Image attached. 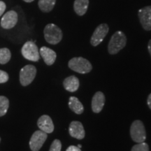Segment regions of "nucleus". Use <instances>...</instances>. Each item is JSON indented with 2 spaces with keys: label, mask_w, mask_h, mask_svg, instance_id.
Returning a JSON list of instances; mask_svg holds the SVG:
<instances>
[{
  "label": "nucleus",
  "mask_w": 151,
  "mask_h": 151,
  "mask_svg": "<svg viewBox=\"0 0 151 151\" xmlns=\"http://www.w3.org/2000/svg\"><path fill=\"white\" fill-rule=\"evenodd\" d=\"M127 43V38L124 34L121 31H118L113 34L111 37L108 46L109 52L111 55H115L122 50L125 46Z\"/></svg>",
  "instance_id": "1"
},
{
  "label": "nucleus",
  "mask_w": 151,
  "mask_h": 151,
  "mask_svg": "<svg viewBox=\"0 0 151 151\" xmlns=\"http://www.w3.org/2000/svg\"><path fill=\"white\" fill-rule=\"evenodd\" d=\"M44 38L48 43L52 45L58 44L62 39V32L59 27L55 24H48L44 28Z\"/></svg>",
  "instance_id": "2"
},
{
  "label": "nucleus",
  "mask_w": 151,
  "mask_h": 151,
  "mask_svg": "<svg viewBox=\"0 0 151 151\" xmlns=\"http://www.w3.org/2000/svg\"><path fill=\"white\" fill-rule=\"evenodd\" d=\"M68 66L71 70L79 73H87L91 71L92 67L91 63L83 58H73L69 60Z\"/></svg>",
  "instance_id": "3"
},
{
  "label": "nucleus",
  "mask_w": 151,
  "mask_h": 151,
  "mask_svg": "<svg viewBox=\"0 0 151 151\" xmlns=\"http://www.w3.org/2000/svg\"><path fill=\"white\" fill-rule=\"evenodd\" d=\"M130 136L136 143L144 142L146 139V132L144 124L141 120H135L130 127Z\"/></svg>",
  "instance_id": "4"
},
{
  "label": "nucleus",
  "mask_w": 151,
  "mask_h": 151,
  "mask_svg": "<svg viewBox=\"0 0 151 151\" xmlns=\"http://www.w3.org/2000/svg\"><path fill=\"white\" fill-rule=\"evenodd\" d=\"M21 52L25 59L30 61L37 62L40 58V53L37 45L33 41H27L22 46Z\"/></svg>",
  "instance_id": "5"
},
{
  "label": "nucleus",
  "mask_w": 151,
  "mask_h": 151,
  "mask_svg": "<svg viewBox=\"0 0 151 151\" xmlns=\"http://www.w3.org/2000/svg\"><path fill=\"white\" fill-rule=\"evenodd\" d=\"M37 69L35 66L28 65L22 67L20 71V82L22 86L29 85L35 78Z\"/></svg>",
  "instance_id": "6"
},
{
  "label": "nucleus",
  "mask_w": 151,
  "mask_h": 151,
  "mask_svg": "<svg viewBox=\"0 0 151 151\" xmlns=\"http://www.w3.org/2000/svg\"><path fill=\"white\" fill-rule=\"evenodd\" d=\"M48 135L46 132L38 130L32 136L29 141V147L32 151H39L47 139Z\"/></svg>",
  "instance_id": "7"
},
{
  "label": "nucleus",
  "mask_w": 151,
  "mask_h": 151,
  "mask_svg": "<svg viewBox=\"0 0 151 151\" xmlns=\"http://www.w3.org/2000/svg\"><path fill=\"white\" fill-rule=\"evenodd\" d=\"M109 26L106 23L99 24L94 30L93 35L90 39V43L93 46H97L102 42L104 39L109 32Z\"/></svg>",
  "instance_id": "8"
},
{
  "label": "nucleus",
  "mask_w": 151,
  "mask_h": 151,
  "mask_svg": "<svg viewBox=\"0 0 151 151\" xmlns=\"http://www.w3.org/2000/svg\"><path fill=\"white\" fill-rule=\"evenodd\" d=\"M139 18L143 29L151 30V6H147L139 11Z\"/></svg>",
  "instance_id": "9"
},
{
  "label": "nucleus",
  "mask_w": 151,
  "mask_h": 151,
  "mask_svg": "<svg viewBox=\"0 0 151 151\" xmlns=\"http://www.w3.org/2000/svg\"><path fill=\"white\" fill-rule=\"evenodd\" d=\"M18 22V14L16 11H10L6 13L1 20V26L4 29H11L16 26Z\"/></svg>",
  "instance_id": "10"
},
{
  "label": "nucleus",
  "mask_w": 151,
  "mask_h": 151,
  "mask_svg": "<svg viewBox=\"0 0 151 151\" xmlns=\"http://www.w3.org/2000/svg\"><path fill=\"white\" fill-rule=\"evenodd\" d=\"M69 134L77 139H83L85 137L84 127L82 123L78 121L71 122L69 127Z\"/></svg>",
  "instance_id": "11"
},
{
  "label": "nucleus",
  "mask_w": 151,
  "mask_h": 151,
  "mask_svg": "<svg viewBox=\"0 0 151 151\" xmlns=\"http://www.w3.org/2000/svg\"><path fill=\"white\" fill-rule=\"evenodd\" d=\"M37 125L40 130L47 134L52 133L54 130V124L52 119L47 115H43L39 118Z\"/></svg>",
  "instance_id": "12"
},
{
  "label": "nucleus",
  "mask_w": 151,
  "mask_h": 151,
  "mask_svg": "<svg viewBox=\"0 0 151 151\" xmlns=\"http://www.w3.org/2000/svg\"><path fill=\"white\" fill-rule=\"evenodd\" d=\"M105 104V96L103 92H97L92 99V109L94 113H98L102 110Z\"/></svg>",
  "instance_id": "13"
},
{
  "label": "nucleus",
  "mask_w": 151,
  "mask_h": 151,
  "mask_svg": "<svg viewBox=\"0 0 151 151\" xmlns=\"http://www.w3.org/2000/svg\"><path fill=\"white\" fill-rule=\"evenodd\" d=\"M39 53H40L41 56L43 59V61L47 65L50 66L53 65L57 58L56 52L54 50L48 48V47L43 46L41 48Z\"/></svg>",
  "instance_id": "14"
},
{
  "label": "nucleus",
  "mask_w": 151,
  "mask_h": 151,
  "mask_svg": "<svg viewBox=\"0 0 151 151\" xmlns=\"http://www.w3.org/2000/svg\"><path fill=\"white\" fill-rule=\"evenodd\" d=\"M63 86L65 89L67 91L71 92H76L79 88L78 78L74 76L67 77L63 81Z\"/></svg>",
  "instance_id": "15"
},
{
  "label": "nucleus",
  "mask_w": 151,
  "mask_h": 151,
  "mask_svg": "<svg viewBox=\"0 0 151 151\" xmlns=\"http://www.w3.org/2000/svg\"><path fill=\"white\" fill-rule=\"evenodd\" d=\"M89 5V0H75L73 9L77 15L82 16L86 14Z\"/></svg>",
  "instance_id": "16"
},
{
  "label": "nucleus",
  "mask_w": 151,
  "mask_h": 151,
  "mask_svg": "<svg viewBox=\"0 0 151 151\" xmlns=\"http://www.w3.org/2000/svg\"><path fill=\"white\" fill-rule=\"evenodd\" d=\"M69 106L76 114H81L84 111L83 106L79 99L76 97H71L69 100Z\"/></svg>",
  "instance_id": "17"
},
{
  "label": "nucleus",
  "mask_w": 151,
  "mask_h": 151,
  "mask_svg": "<svg viewBox=\"0 0 151 151\" xmlns=\"http://www.w3.org/2000/svg\"><path fill=\"white\" fill-rule=\"evenodd\" d=\"M56 0H39L38 4L41 11L48 13L53 9Z\"/></svg>",
  "instance_id": "18"
},
{
  "label": "nucleus",
  "mask_w": 151,
  "mask_h": 151,
  "mask_svg": "<svg viewBox=\"0 0 151 151\" xmlns=\"http://www.w3.org/2000/svg\"><path fill=\"white\" fill-rule=\"evenodd\" d=\"M11 53L9 49L6 48H0V64H6L11 60Z\"/></svg>",
  "instance_id": "19"
},
{
  "label": "nucleus",
  "mask_w": 151,
  "mask_h": 151,
  "mask_svg": "<svg viewBox=\"0 0 151 151\" xmlns=\"http://www.w3.org/2000/svg\"><path fill=\"white\" fill-rule=\"evenodd\" d=\"M9 107V100L4 96H0V117L4 116Z\"/></svg>",
  "instance_id": "20"
},
{
  "label": "nucleus",
  "mask_w": 151,
  "mask_h": 151,
  "mask_svg": "<svg viewBox=\"0 0 151 151\" xmlns=\"http://www.w3.org/2000/svg\"><path fill=\"white\" fill-rule=\"evenodd\" d=\"M132 151H149L148 145L144 142L139 143L133 146Z\"/></svg>",
  "instance_id": "21"
},
{
  "label": "nucleus",
  "mask_w": 151,
  "mask_h": 151,
  "mask_svg": "<svg viewBox=\"0 0 151 151\" xmlns=\"http://www.w3.org/2000/svg\"><path fill=\"white\" fill-rule=\"evenodd\" d=\"M61 148H62L61 141L58 140V139H55V140H54L53 142L52 143L49 151H61Z\"/></svg>",
  "instance_id": "22"
},
{
  "label": "nucleus",
  "mask_w": 151,
  "mask_h": 151,
  "mask_svg": "<svg viewBox=\"0 0 151 151\" xmlns=\"http://www.w3.org/2000/svg\"><path fill=\"white\" fill-rule=\"evenodd\" d=\"M9 74L6 71L0 70V83H4L9 81Z\"/></svg>",
  "instance_id": "23"
},
{
  "label": "nucleus",
  "mask_w": 151,
  "mask_h": 151,
  "mask_svg": "<svg viewBox=\"0 0 151 151\" xmlns=\"http://www.w3.org/2000/svg\"><path fill=\"white\" fill-rule=\"evenodd\" d=\"M6 8V6L5 3L2 1H0V16L4 14Z\"/></svg>",
  "instance_id": "24"
},
{
  "label": "nucleus",
  "mask_w": 151,
  "mask_h": 151,
  "mask_svg": "<svg viewBox=\"0 0 151 151\" xmlns=\"http://www.w3.org/2000/svg\"><path fill=\"white\" fill-rule=\"evenodd\" d=\"M66 151H81V148H79L78 146H71L67 149V150Z\"/></svg>",
  "instance_id": "25"
},
{
  "label": "nucleus",
  "mask_w": 151,
  "mask_h": 151,
  "mask_svg": "<svg viewBox=\"0 0 151 151\" xmlns=\"http://www.w3.org/2000/svg\"><path fill=\"white\" fill-rule=\"evenodd\" d=\"M147 104H148L149 108L151 109V94H150V95L148 96V100H147Z\"/></svg>",
  "instance_id": "26"
},
{
  "label": "nucleus",
  "mask_w": 151,
  "mask_h": 151,
  "mask_svg": "<svg viewBox=\"0 0 151 151\" xmlns=\"http://www.w3.org/2000/svg\"><path fill=\"white\" fill-rule=\"evenodd\" d=\"M148 51H149V53H150V56H151V39H150V41H149V43H148Z\"/></svg>",
  "instance_id": "27"
},
{
  "label": "nucleus",
  "mask_w": 151,
  "mask_h": 151,
  "mask_svg": "<svg viewBox=\"0 0 151 151\" xmlns=\"http://www.w3.org/2000/svg\"><path fill=\"white\" fill-rule=\"evenodd\" d=\"M24 1H25V2H32V1H33L34 0H23Z\"/></svg>",
  "instance_id": "28"
},
{
  "label": "nucleus",
  "mask_w": 151,
  "mask_h": 151,
  "mask_svg": "<svg viewBox=\"0 0 151 151\" xmlns=\"http://www.w3.org/2000/svg\"><path fill=\"white\" fill-rule=\"evenodd\" d=\"M78 148H81V147H82V146H81V145H80V144H79V145H78Z\"/></svg>",
  "instance_id": "29"
},
{
  "label": "nucleus",
  "mask_w": 151,
  "mask_h": 151,
  "mask_svg": "<svg viewBox=\"0 0 151 151\" xmlns=\"http://www.w3.org/2000/svg\"><path fill=\"white\" fill-rule=\"evenodd\" d=\"M0 142H1V138H0Z\"/></svg>",
  "instance_id": "30"
}]
</instances>
